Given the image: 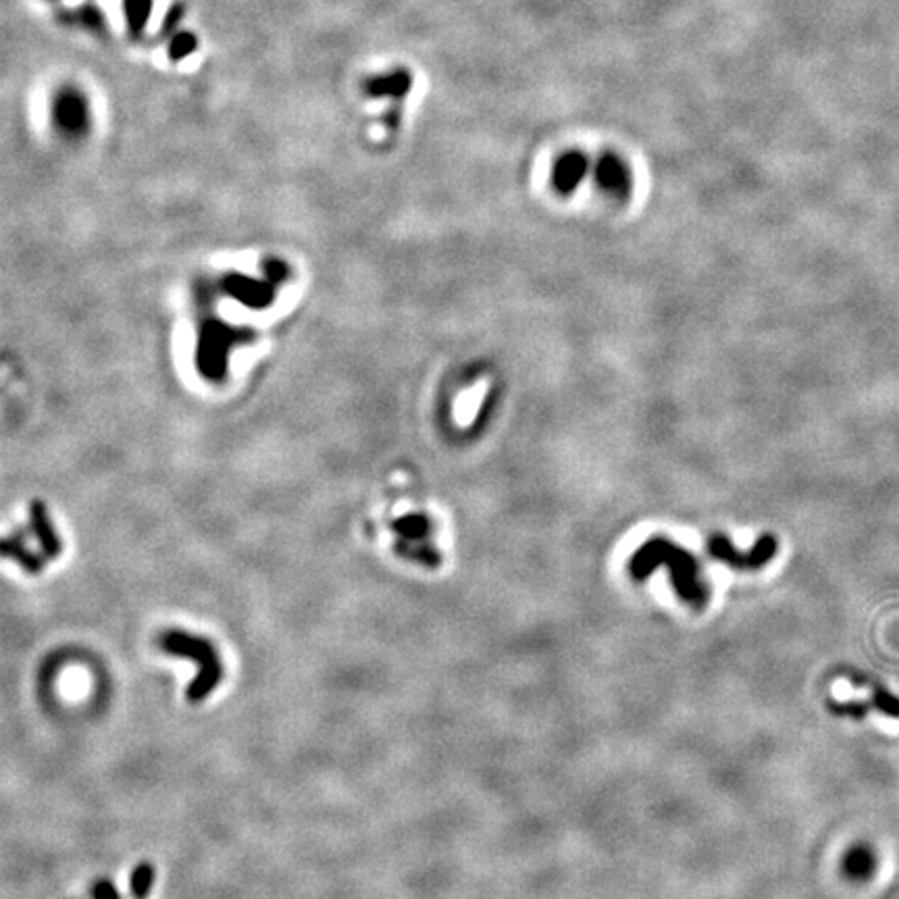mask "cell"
<instances>
[{"label": "cell", "mask_w": 899, "mask_h": 899, "mask_svg": "<svg viewBox=\"0 0 899 899\" xmlns=\"http://www.w3.org/2000/svg\"><path fill=\"white\" fill-rule=\"evenodd\" d=\"M658 568L669 571L670 585L679 600L693 610L706 608L710 589L704 579L702 567L689 550L667 538H651L637 548V552L629 558V575L637 581L648 579Z\"/></svg>", "instance_id": "obj_1"}, {"label": "cell", "mask_w": 899, "mask_h": 899, "mask_svg": "<svg viewBox=\"0 0 899 899\" xmlns=\"http://www.w3.org/2000/svg\"><path fill=\"white\" fill-rule=\"evenodd\" d=\"M708 554L715 560L725 562L737 571H758L768 565L777 554V539L773 535H762L750 550H739L733 541L723 533H715L708 539Z\"/></svg>", "instance_id": "obj_2"}, {"label": "cell", "mask_w": 899, "mask_h": 899, "mask_svg": "<svg viewBox=\"0 0 899 899\" xmlns=\"http://www.w3.org/2000/svg\"><path fill=\"white\" fill-rule=\"evenodd\" d=\"M156 643H159V650L164 651V654L185 658V660H194L198 664V669L221 664V656H219L215 643L207 640V637L190 633V631L167 629L159 635Z\"/></svg>", "instance_id": "obj_3"}, {"label": "cell", "mask_w": 899, "mask_h": 899, "mask_svg": "<svg viewBox=\"0 0 899 899\" xmlns=\"http://www.w3.org/2000/svg\"><path fill=\"white\" fill-rule=\"evenodd\" d=\"M595 182L606 194L627 201L633 188V177H631L629 164L624 163L619 155L606 153L595 164Z\"/></svg>", "instance_id": "obj_4"}, {"label": "cell", "mask_w": 899, "mask_h": 899, "mask_svg": "<svg viewBox=\"0 0 899 899\" xmlns=\"http://www.w3.org/2000/svg\"><path fill=\"white\" fill-rule=\"evenodd\" d=\"M589 171L587 156L579 150L565 153L558 161L554 163L552 169V185L560 194H573L579 188V183L585 180Z\"/></svg>", "instance_id": "obj_5"}, {"label": "cell", "mask_w": 899, "mask_h": 899, "mask_svg": "<svg viewBox=\"0 0 899 899\" xmlns=\"http://www.w3.org/2000/svg\"><path fill=\"white\" fill-rule=\"evenodd\" d=\"M841 870L847 878H852L856 883L868 881L870 876L875 875L876 870V856L873 852V847L866 846V843H856L843 856Z\"/></svg>", "instance_id": "obj_6"}, {"label": "cell", "mask_w": 899, "mask_h": 899, "mask_svg": "<svg viewBox=\"0 0 899 899\" xmlns=\"http://www.w3.org/2000/svg\"><path fill=\"white\" fill-rule=\"evenodd\" d=\"M223 677H225L223 662L221 664H215V667L198 669L196 677L192 679L190 685H188V689H185V699H188V702L192 706L202 704L204 699H207L211 696V693L215 691L219 688V685H221Z\"/></svg>", "instance_id": "obj_7"}, {"label": "cell", "mask_w": 899, "mask_h": 899, "mask_svg": "<svg viewBox=\"0 0 899 899\" xmlns=\"http://www.w3.org/2000/svg\"><path fill=\"white\" fill-rule=\"evenodd\" d=\"M410 84H413L410 75L404 70H398L388 75H377V78L367 80L365 92L369 96H394L396 100H402L410 90Z\"/></svg>", "instance_id": "obj_8"}, {"label": "cell", "mask_w": 899, "mask_h": 899, "mask_svg": "<svg viewBox=\"0 0 899 899\" xmlns=\"http://www.w3.org/2000/svg\"><path fill=\"white\" fill-rule=\"evenodd\" d=\"M156 870L153 862H140L129 875V894L134 899H146L155 887Z\"/></svg>", "instance_id": "obj_9"}, {"label": "cell", "mask_w": 899, "mask_h": 899, "mask_svg": "<svg viewBox=\"0 0 899 899\" xmlns=\"http://www.w3.org/2000/svg\"><path fill=\"white\" fill-rule=\"evenodd\" d=\"M150 9H153V0H126L127 23L134 36H140L142 33L150 15Z\"/></svg>", "instance_id": "obj_10"}, {"label": "cell", "mask_w": 899, "mask_h": 899, "mask_svg": "<svg viewBox=\"0 0 899 899\" xmlns=\"http://www.w3.org/2000/svg\"><path fill=\"white\" fill-rule=\"evenodd\" d=\"M5 552L6 556H11V558H15L19 565H22L27 573H40L42 571V560L38 558L36 554L27 550V548H23L22 544H17L15 539H9L5 544Z\"/></svg>", "instance_id": "obj_11"}, {"label": "cell", "mask_w": 899, "mask_h": 899, "mask_svg": "<svg viewBox=\"0 0 899 899\" xmlns=\"http://www.w3.org/2000/svg\"><path fill=\"white\" fill-rule=\"evenodd\" d=\"M427 531H429V525L423 517H408V519H404L400 525H398V533H402L404 538H408L413 541L427 538Z\"/></svg>", "instance_id": "obj_12"}, {"label": "cell", "mask_w": 899, "mask_h": 899, "mask_svg": "<svg viewBox=\"0 0 899 899\" xmlns=\"http://www.w3.org/2000/svg\"><path fill=\"white\" fill-rule=\"evenodd\" d=\"M873 704L876 706L878 710H883L885 715L899 718V699H895L894 696H889L887 691L875 689L873 691Z\"/></svg>", "instance_id": "obj_13"}, {"label": "cell", "mask_w": 899, "mask_h": 899, "mask_svg": "<svg viewBox=\"0 0 899 899\" xmlns=\"http://www.w3.org/2000/svg\"><path fill=\"white\" fill-rule=\"evenodd\" d=\"M196 44H198L196 38L192 36V33L183 32V33H180V36H175L173 44H171V57H173V59H182V57H185V54L194 52Z\"/></svg>", "instance_id": "obj_14"}, {"label": "cell", "mask_w": 899, "mask_h": 899, "mask_svg": "<svg viewBox=\"0 0 899 899\" xmlns=\"http://www.w3.org/2000/svg\"><path fill=\"white\" fill-rule=\"evenodd\" d=\"M92 899H121L111 878H98L92 885Z\"/></svg>", "instance_id": "obj_15"}]
</instances>
